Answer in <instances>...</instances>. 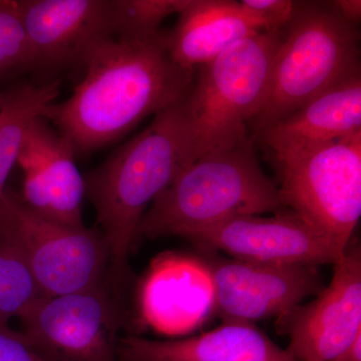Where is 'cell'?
Masks as SVG:
<instances>
[{
	"label": "cell",
	"instance_id": "cell-3",
	"mask_svg": "<svg viewBox=\"0 0 361 361\" xmlns=\"http://www.w3.org/2000/svg\"><path fill=\"white\" fill-rule=\"evenodd\" d=\"M284 209L279 189L259 166L247 140L206 154L183 169L145 213L137 238L188 239L234 218Z\"/></svg>",
	"mask_w": 361,
	"mask_h": 361
},
{
	"label": "cell",
	"instance_id": "cell-22",
	"mask_svg": "<svg viewBox=\"0 0 361 361\" xmlns=\"http://www.w3.org/2000/svg\"><path fill=\"white\" fill-rule=\"evenodd\" d=\"M240 4L264 21L268 30L288 25L296 8V2L291 0H242Z\"/></svg>",
	"mask_w": 361,
	"mask_h": 361
},
{
	"label": "cell",
	"instance_id": "cell-7",
	"mask_svg": "<svg viewBox=\"0 0 361 361\" xmlns=\"http://www.w3.org/2000/svg\"><path fill=\"white\" fill-rule=\"evenodd\" d=\"M0 235L25 261L42 296L102 285L109 255L101 233L45 219L6 190L0 197Z\"/></svg>",
	"mask_w": 361,
	"mask_h": 361
},
{
	"label": "cell",
	"instance_id": "cell-18",
	"mask_svg": "<svg viewBox=\"0 0 361 361\" xmlns=\"http://www.w3.org/2000/svg\"><path fill=\"white\" fill-rule=\"evenodd\" d=\"M59 80L45 84L16 85L0 94V197L18 163L21 145L30 123L44 116L59 96Z\"/></svg>",
	"mask_w": 361,
	"mask_h": 361
},
{
	"label": "cell",
	"instance_id": "cell-17",
	"mask_svg": "<svg viewBox=\"0 0 361 361\" xmlns=\"http://www.w3.org/2000/svg\"><path fill=\"white\" fill-rule=\"evenodd\" d=\"M166 30V47L178 66L195 70L239 40L268 30L264 21L231 0H189Z\"/></svg>",
	"mask_w": 361,
	"mask_h": 361
},
{
	"label": "cell",
	"instance_id": "cell-10",
	"mask_svg": "<svg viewBox=\"0 0 361 361\" xmlns=\"http://www.w3.org/2000/svg\"><path fill=\"white\" fill-rule=\"evenodd\" d=\"M204 251H223L238 260L268 264L336 265L343 252L290 209L270 217L243 216L188 238Z\"/></svg>",
	"mask_w": 361,
	"mask_h": 361
},
{
	"label": "cell",
	"instance_id": "cell-23",
	"mask_svg": "<svg viewBox=\"0 0 361 361\" xmlns=\"http://www.w3.org/2000/svg\"><path fill=\"white\" fill-rule=\"evenodd\" d=\"M0 361H47L23 332L0 329Z\"/></svg>",
	"mask_w": 361,
	"mask_h": 361
},
{
	"label": "cell",
	"instance_id": "cell-5",
	"mask_svg": "<svg viewBox=\"0 0 361 361\" xmlns=\"http://www.w3.org/2000/svg\"><path fill=\"white\" fill-rule=\"evenodd\" d=\"M282 39L280 30L249 35L210 63L198 66L184 104L192 161L247 141Z\"/></svg>",
	"mask_w": 361,
	"mask_h": 361
},
{
	"label": "cell",
	"instance_id": "cell-11",
	"mask_svg": "<svg viewBox=\"0 0 361 361\" xmlns=\"http://www.w3.org/2000/svg\"><path fill=\"white\" fill-rule=\"evenodd\" d=\"M204 262L212 277L215 310L225 320L253 323L278 317L324 288L318 266L223 258Z\"/></svg>",
	"mask_w": 361,
	"mask_h": 361
},
{
	"label": "cell",
	"instance_id": "cell-20",
	"mask_svg": "<svg viewBox=\"0 0 361 361\" xmlns=\"http://www.w3.org/2000/svg\"><path fill=\"white\" fill-rule=\"evenodd\" d=\"M189 0H111L116 37L147 39L160 32L171 14L179 13Z\"/></svg>",
	"mask_w": 361,
	"mask_h": 361
},
{
	"label": "cell",
	"instance_id": "cell-1",
	"mask_svg": "<svg viewBox=\"0 0 361 361\" xmlns=\"http://www.w3.org/2000/svg\"><path fill=\"white\" fill-rule=\"evenodd\" d=\"M85 68L73 94L47 106L42 116L75 154L103 148L147 116L179 104L195 73L171 58L164 30L147 39L114 37L94 52Z\"/></svg>",
	"mask_w": 361,
	"mask_h": 361
},
{
	"label": "cell",
	"instance_id": "cell-2",
	"mask_svg": "<svg viewBox=\"0 0 361 361\" xmlns=\"http://www.w3.org/2000/svg\"><path fill=\"white\" fill-rule=\"evenodd\" d=\"M183 101L157 114L146 129L85 177V196L96 210L116 274L126 272L145 213L192 163L191 130Z\"/></svg>",
	"mask_w": 361,
	"mask_h": 361
},
{
	"label": "cell",
	"instance_id": "cell-13",
	"mask_svg": "<svg viewBox=\"0 0 361 361\" xmlns=\"http://www.w3.org/2000/svg\"><path fill=\"white\" fill-rule=\"evenodd\" d=\"M75 157L70 141L40 116L30 123L16 164L23 203L45 219L80 229L85 186Z\"/></svg>",
	"mask_w": 361,
	"mask_h": 361
},
{
	"label": "cell",
	"instance_id": "cell-9",
	"mask_svg": "<svg viewBox=\"0 0 361 361\" xmlns=\"http://www.w3.org/2000/svg\"><path fill=\"white\" fill-rule=\"evenodd\" d=\"M298 361H330L361 334V248L351 240L334 265L331 281L310 303L276 317Z\"/></svg>",
	"mask_w": 361,
	"mask_h": 361
},
{
	"label": "cell",
	"instance_id": "cell-8",
	"mask_svg": "<svg viewBox=\"0 0 361 361\" xmlns=\"http://www.w3.org/2000/svg\"><path fill=\"white\" fill-rule=\"evenodd\" d=\"M23 334L47 361H116L120 310L103 285L40 296L20 316Z\"/></svg>",
	"mask_w": 361,
	"mask_h": 361
},
{
	"label": "cell",
	"instance_id": "cell-21",
	"mask_svg": "<svg viewBox=\"0 0 361 361\" xmlns=\"http://www.w3.org/2000/svg\"><path fill=\"white\" fill-rule=\"evenodd\" d=\"M33 68L32 51L18 0H0V80Z\"/></svg>",
	"mask_w": 361,
	"mask_h": 361
},
{
	"label": "cell",
	"instance_id": "cell-12",
	"mask_svg": "<svg viewBox=\"0 0 361 361\" xmlns=\"http://www.w3.org/2000/svg\"><path fill=\"white\" fill-rule=\"evenodd\" d=\"M33 68L87 65L114 37L111 0H18Z\"/></svg>",
	"mask_w": 361,
	"mask_h": 361
},
{
	"label": "cell",
	"instance_id": "cell-24",
	"mask_svg": "<svg viewBox=\"0 0 361 361\" xmlns=\"http://www.w3.org/2000/svg\"><path fill=\"white\" fill-rule=\"evenodd\" d=\"M332 8L344 20L355 25L360 23L361 18V2L360 0H338L331 2Z\"/></svg>",
	"mask_w": 361,
	"mask_h": 361
},
{
	"label": "cell",
	"instance_id": "cell-4",
	"mask_svg": "<svg viewBox=\"0 0 361 361\" xmlns=\"http://www.w3.org/2000/svg\"><path fill=\"white\" fill-rule=\"evenodd\" d=\"M286 27L264 97L248 123L256 137L311 99L360 75L356 26L332 7L296 2Z\"/></svg>",
	"mask_w": 361,
	"mask_h": 361
},
{
	"label": "cell",
	"instance_id": "cell-14",
	"mask_svg": "<svg viewBox=\"0 0 361 361\" xmlns=\"http://www.w3.org/2000/svg\"><path fill=\"white\" fill-rule=\"evenodd\" d=\"M215 308L212 277L204 260L165 253L152 263L140 291L142 319L169 336L190 334Z\"/></svg>",
	"mask_w": 361,
	"mask_h": 361
},
{
	"label": "cell",
	"instance_id": "cell-19",
	"mask_svg": "<svg viewBox=\"0 0 361 361\" xmlns=\"http://www.w3.org/2000/svg\"><path fill=\"white\" fill-rule=\"evenodd\" d=\"M42 296L32 271L18 251L0 235V329L20 317Z\"/></svg>",
	"mask_w": 361,
	"mask_h": 361
},
{
	"label": "cell",
	"instance_id": "cell-25",
	"mask_svg": "<svg viewBox=\"0 0 361 361\" xmlns=\"http://www.w3.org/2000/svg\"><path fill=\"white\" fill-rule=\"evenodd\" d=\"M330 361H361V334L355 341Z\"/></svg>",
	"mask_w": 361,
	"mask_h": 361
},
{
	"label": "cell",
	"instance_id": "cell-6",
	"mask_svg": "<svg viewBox=\"0 0 361 361\" xmlns=\"http://www.w3.org/2000/svg\"><path fill=\"white\" fill-rule=\"evenodd\" d=\"M272 158L285 207L344 252L361 216V132Z\"/></svg>",
	"mask_w": 361,
	"mask_h": 361
},
{
	"label": "cell",
	"instance_id": "cell-15",
	"mask_svg": "<svg viewBox=\"0 0 361 361\" xmlns=\"http://www.w3.org/2000/svg\"><path fill=\"white\" fill-rule=\"evenodd\" d=\"M116 361H298L253 323L225 320L201 336L170 341L118 339Z\"/></svg>",
	"mask_w": 361,
	"mask_h": 361
},
{
	"label": "cell",
	"instance_id": "cell-16",
	"mask_svg": "<svg viewBox=\"0 0 361 361\" xmlns=\"http://www.w3.org/2000/svg\"><path fill=\"white\" fill-rule=\"evenodd\" d=\"M361 132V75L348 78L311 99L257 135L278 157Z\"/></svg>",
	"mask_w": 361,
	"mask_h": 361
}]
</instances>
